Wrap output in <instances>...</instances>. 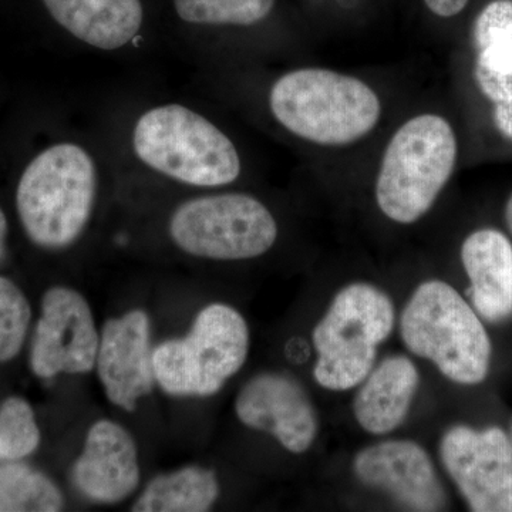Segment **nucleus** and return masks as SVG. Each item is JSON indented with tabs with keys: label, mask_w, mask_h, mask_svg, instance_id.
Returning <instances> with one entry per match:
<instances>
[{
	"label": "nucleus",
	"mask_w": 512,
	"mask_h": 512,
	"mask_svg": "<svg viewBox=\"0 0 512 512\" xmlns=\"http://www.w3.org/2000/svg\"><path fill=\"white\" fill-rule=\"evenodd\" d=\"M269 109L293 136L326 147L366 137L382 116V103L369 84L320 67L282 74L269 92Z\"/></svg>",
	"instance_id": "f03ea898"
},
{
	"label": "nucleus",
	"mask_w": 512,
	"mask_h": 512,
	"mask_svg": "<svg viewBox=\"0 0 512 512\" xmlns=\"http://www.w3.org/2000/svg\"><path fill=\"white\" fill-rule=\"evenodd\" d=\"M63 508L62 490L45 473L16 461L0 466V512H57Z\"/></svg>",
	"instance_id": "6ab92c4d"
},
{
	"label": "nucleus",
	"mask_w": 512,
	"mask_h": 512,
	"mask_svg": "<svg viewBox=\"0 0 512 512\" xmlns=\"http://www.w3.org/2000/svg\"><path fill=\"white\" fill-rule=\"evenodd\" d=\"M153 352L147 312L134 309L104 323L94 369L113 406L133 413L153 393Z\"/></svg>",
	"instance_id": "9b49d317"
},
{
	"label": "nucleus",
	"mask_w": 512,
	"mask_h": 512,
	"mask_svg": "<svg viewBox=\"0 0 512 512\" xmlns=\"http://www.w3.org/2000/svg\"><path fill=\"white\" fill-rule=\"evenodd\" d=\"M168 234L175 247L195 258L245 261L274 247L278 224L258 198L224 192L178 205L168 221Z\"/></svg>",
	"instance_id": "6e6552de"
},
{
	"label": "nucleus",
	"mask_w": 512,
	"mask_h": 512,
	"mask_svg": "<svg viewBox=\"0 0 512 512\" xmlns=\"http://www.w3.org/2000/svg\"><path fill=\"white\" fill-rule=\"evenodd\" d=\"M99 192L97 163L82 144L45 148L23 170L16 188L19 220L37 247L59 249L79 241Z\"/></svg>",
	"instance_id": "f257e3e1"
},
{
	"label": "nucleus",
	"mask_w": 512,
	"mask_h": 512,
	"mask_svg": "<svg viewBox=\"0 0 512 512\" xmlns=\"http://www.w3.org/2000/svg\"><path fill=\"white\" fill-rule=\"evenodd\" d=\"M40 430L35 412L22 397H9L0 406V461H18L35 453Z\"/></svg>",
	"instance_id": "4be33fe9"
},
{
	"label": "nucleus",
	"mask_w": 512,
	"mask_h": 512,
	"mask_svg": "<svg viewBox=\"0 0 512 512\" xmlns=\"http://www.w3.org/2000/svg\"><path fill=\"white\" fill-rule=\"evenodd\" d=\"M32 308L15 282L0 276V362L19 355L28 336Z\"/></svg>",
	"instance_id": "5701e85b"
},
{
	"label": "nucleus",
	"mask_w": 512,
	"mask_h": 512,
	"mask_svg": "<svg viewBox=\"0 0 512 512\" xmlns=\"http://www.w3.org/2000/svg\"><path fill=\"white\" fill-rule=\"evenodd\" d=\"M235 413L249 429L274 436L285 450L302 454L318 434V417L301 383L284 373H259L235 399Z\"/></svg>",
	"instance_id": "f8f14e48"
},
{
	"label": "nucleus",
	"mask_w": 512,
	"mask_h": 512,
	"mask_svg": "<svg viewBox=\"0 0 512 512\" xmlns=\"http://www.w3.org/2000/svg\"><path fill=\"white\" fill-rule=\"evenodd\" d=\"M505 221H507L508 228H510L512 234V195L507 202V207H505Z\"/></svg>",
	"instance_id": "bb28decb"
},
{
	"label": "nucleus",
	"mask_w": 512,
	"mask_h": 512,
	"mask_svg": "<svg viewBox=\"0 0 512 512\" xmlns=\"http://www.w3.org/2000/svg\"><path fill=\"white\" fill-rule=\"evenodd\" d=\"M100 333L82 293L55 286L43 295L30 348V367L40 379L86 375L96 367Z\"/></svg>",
	"instance_id": "1a4fd4ad"
},
{
	"label": "nucleus",
	"mask_w": 512,
	"mask_h": 512,
	"mask_svg": "<svg viewBox=\"0 0 512 512\" xmlns=\"http://www.w3.org/2000/svg\"><path fill=\"white\" fill-rule=\"evenodd\" d=\"M440 456L471 510L512 512V444L503 430L454 426L441 439Z\"/></svg>",
	"instance_id": "9d476101"
},
{
	"label": "nucleus",
	"mask_w": 512,
	"mask_h": 512,
	"mask_svg": "<svg viewBox=\"0 0 512 512\" xmlns=\"http://www.w3.org/2000/svg\"><path fill=\"white\" fill-rule=\"evenodd\" d=\"M174 6L191 25L251 26L271 15L275 0H174Z\"/></svg>",
	"instance_id": "412c9836"
},
{
	"label": "nucleus",
	"mask_w": 512,
	"mask_h": 512,
	"mask_svg": "<svg viewBox=\"0 0 512 512\" xmlns=\"http://www.w3.org/2000/svg\"><path fill=\"white\" fill-rule=\"evenodd\" d=\"M453 127L437 114H420L394 133L376 180V201L389 220L419 221L433 207L457 163Z\"/></svg>",
	"instance_id": "20e7f679"
},
{
	"label": "nucleus",
	"mask_w": 512,
	"mask_h": 512,
	"mask_svg": "<svg viewBox=\"0 0 512 512\" xmlns=\"http://www.w3.org/2000/svg\"><path fill=\"white\" fill-rule=\"evenodd\" d=\"M396 312L387 293L369 284L340 289L313 330L316 383L332 392L359 386L375 367L377 348L389 339Z\"/></svg>",
	"instance_id": "423d86ee"
},
{
	"label": "nucleus",
	"mask_w": 512,
	"mask_h": 512,
	"mask_svg": "<svg viewBox=\"0 0 512 512\" xmlns=\"http://www.w3.org/2000/svg\"><path fill=\"white\" fill-rule=\"evenodd\" d=\"M407 349L430 360L451 382L478 384L490 370L491 342L477 313L443 281L414 291L400 318Z\"/></svg>",
	"instance_id": "39448f33"
},
{
	"label": "nucleus",
	"mask_w": 512,
	"mask_h": 512,
	"mask_svg": "<svg viewBox=\"0 0 512 512\" xmlns=\"http://www.w3.org/2000/svg\"><path fill=\"white\" fill-rule=\"evenodd\" d=\"M356 477L412 511H441L446 493L433 461L419 444L387 440L363 448L353 461Z\"/></svg>",
	"instance_id": "ddd939ff"
},
{
	"label": "nucleus",
	"mask_w": 512,
	"mask_h": 512,
	"mask_svg": "<svg viewBox=\"0 0 512 512\" xmlns=\"http://www.w3.org/2000/svg\"><path fill=\"white\" fill-rule=\"evenodd\" d=\"M248 353L247 320L232 306L211 303L184 338L165 340L154 349V376L170 396H214L242 369Z\"/></svg>",
	"instance_id": "0eeeda50"
},
{
	"label": "nucleus",
	"mask_w": 512,
	"mask_h": 512,
	"mask_svg": "<svg viewBox=\"0 0 512 512\" xmlns=\"http://www.w3.org/2000/svg\"><path fill=\"white\" fill-rule=\"evenodd\" d=\"M427 8L440 18H453L463 12L468 0H424Z\"/></svg>",
	"instance_id": "393cba45"
},
{
	"label": "nucleus",
	"mask_w": 512,
	"mask_h": 512,
	"mask_svg": "<svg viewBox=\"0 0 512 512\" xmlns=\"http://www.w3.org/2000/svg\"><path fill=\"white\" fill-rule=\"evenodd\" d=\"M140 480L138 448L130 431L113 420L96 421L73 464L76 490L93 503L114 505L127 500Z\"/></svg>",
	"instance_id": "4468645a"
},
{
	"label": "nucleus",
	"mask_w": 512,
	"mask_h": 512,
	"mask_svg": "<svg viewBox=\"0 0 512 512\" xmlns=\"http://www.w3.org/2000/svg\"><path fill=\"white\" fill-rule=\"evenodd\" d=\"M476 77L480 89L493 101L495 123L512 140V40L480 50Z\"/></svg>",
	"instance_id": "aec40b11"
},
{
	"label": "nucleus",
	"mask_w": 512,
	"mask_h": 512,
	"mask_svg": "<svg viewBox=\"0 0 512 512\" xmlns=\"http://www.w3.org/2000/svg\"><path fill=\"white\" fill-rule=\"evenodd\" d=\"M419 384V370L409 357H387L360 383L353 400L357 423L376 436L392 433L406 420Z\"/></svg>",
	"instance_id": "f3484780"
},
{
	"label": "nucleus",
	"mask_w": 512,
	"mask_h": 512,
	"mask_svg": "<svg viewBox=\"0 0 512 512\" xmlns=\"http://www.w3.org/2000/svg\"><path fill=\"white\" fill-rule=\"evenodd\" d=\"M57 25L94 49L130 45L144 25L141 0H42Z\"/></svg>",
	"instance_id": "2eb2a0df"
},
{
	"label": "nucleus",
	"mask_w": 512,
	"mask_h": 512,
	"mask_svg": "<svg viewBox=\"0 0 512 512\" xmlns=\"http://www.w3.org/2000/svg\"><path fill=\"white\" fill-rule=\"evenodd\" d=\"M131 146L154 173L191 187H224L241 175V157L231 138L183 104L144 111L131 131Z\"/></svg>",
	"instance_id": "7ed1b4c3"
},
{
	"label": "nucleus",
	"mask_w": 512,
	"mask_h": 512,
	"mask_svg": "<svg viewBox=\"0 0 512 512\" xmlns=\"http://www.w3.org/2000/svg\"><path fill=\"white\" fill-rule=\"evenodd\" d=\"M220 497V481L210 468L187 466L147 484L131 511L205 512Z\"/></svg>",
	"instance_id": "a211bd4d"
},
{
	"label": "nucleus",
	"mask_w": 512,
	"mask_h": 512,
	"mask_svg": "<svg viewBox=\"0 0 512 512\" xmlns=\"http://www.w3.org/2000/svg\"><path fill=\"white\" fill-rule=\"evenodd\" d=\"M6 238H8V220L5 212L0 208V259L5 255Z\"/></svg>",
	"instance_id": "a878e982"
},
{
	"label": "nucleus",
	"mask_w": 512,
	"mask_h": 512,
	"mask_svg": "<svg viewBox=\"0 0 512 512\" xmlns=\"http://www.w3.org/2000/svg\"><path fill=\"white\" fill-rule=\"evenodd\" d=\"M461 261L474 308L488 322L512 315V244L497 229H480L464 241Z\"/></svg>",
	"instance_id": "dca6fc26"
},
{
	"label": "nucleus",
	"mask_w": 512,
	"mask_h": 512,
	"mask_svg": "<svg viewBox=\"0 0 512 512\" xmlns=\"http://www.w3.org/2000/svg\"><path fill=\"white\" fill-rule=\"evenodd\" d=\"M478 49L512 40V0H495L480 13L474 29Z\"/></svg>",
	"instance_id": "b1692460"
}]
</instances>
